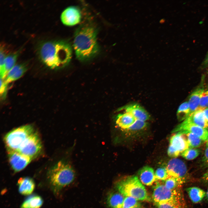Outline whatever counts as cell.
Returning <instances> with one entry per match:
<instances>
[{
    "mask_svg": "<svg viewBox=\"0 0 208 208\" xmlns=\"http://www.w3.org/2000/svg\"><path fill=\"white\" fill-rule=\"evenodd\" d=\"M97 30L92 25H82L76 31L73 47L77 57L81 60H88L99 51L97 40Z\"/></svg>",
    "mask_w": 208,
    "mask_h": 208,
    "instance_id": "1",
    "label": "cell"
},
{
    "mask_svg": "<svg viewBox=\"0 0 208 208\" xmlns=\"http://www.w3.org/2000/svg\"><path fill=\"white\" fill-rule=\"evenodd\" d=\"M72 54L70 44L63 41L47 42L42 45L40 50L41 60L51 68L66 65L71 59Z\"/></svg>",
    "mask_w": 208,
    "mask_h": 208,
    "instance_id": "2",
    "label": "cell"
},
{
    "mask_svg": "<svg viewBox=\"0 0 208 208\" xmlns=\"http://www.w3.org/2000/svg\"><path fill=\"white\" fill-rule=\"evenodd\" d=\"M75 172L71 166L60 161L52 167L47 173L50 186L55 193L70 184L74 180Z\"/></svg>",
    "mask_w": 208,
    "mask_h": 208,
    "instance_id": "3",
    "label": "cell"
},
{
    "mask_svg": "<svg viewBox=\"0 0 208 208\" xmlns=\"http://www.w3.org/2000/svg\"><path fill=\"white\" fill-rule=\"evenodd\" d=\"M116 187L124 196L132 197L138 200H150L146 189L137 176H129L120 179L116 183Z\"/></svg>",
    "mask_w": 208,
    "mask_h": 208,
    "instance_id": "4",
    "label": "cell"
},
{
    "mask_svg": "<svg viewBox=\"0 0 208 208\" xmlns=\"http://www.w3.org/2000/svg\"><path fill=\"white\" fill-rule=\"evenodd\" d=\"M154 203H168L185 208V201L181 187L171 190L167 188L164 184L157 182L152 194Z\"/></svg>",
    "mask_w": 208,
    "mask_h": 208,
    "instance_id": "5",
    "label": "cell"
},
{
    "mask_svg": "<svg viewBox=\"0 0 208 208\" xmlns=\"http://www.w3.org/2000/svg\"><path fill=\"white\" fill-rule=\"evenodd\" d=\"M34 133L33 127L30 125L22 126L11 131L4 138L8 149L17 151L27 138Z\"/></svg>",
    "mask_w": 208,
    "mask_h": 208,
    "instance_id": "6",
    "label": "cell"
},
{
    "mask_svg": "<svg viewBox=\"0 0 208 208\" xmlns=\"http://www.w3.org/2000/svg\"><path fill=\"white\" fill-rule=\"evenodd\" d=\"M166 167L168 177L174 178L181 185L185 182L187 177V170L183 161L173 158L169 161Z\"/></svg>",
    "mask_w": 208,
    "mask_h": 208,
    "instance_id": "7",
    "label": "cell"
},
{
    "mask_svg": "<svg viewBox=\"0 0 208 208\" xmlns=\"http://www.w3.org/2000/svg\"><path fill=\"white\" fill-rule=\"evenodd\" d=\"M41 148L39 137L34 132L27 138L16 151L32 159L39 153Z\"/></svg>",
    "mask_w": 208,
    "mask_h": 208,
    "instance_id": "8",
    "label": "cell"
},
{
    "mask_svg": "<svg viewBox=\"0 0 208 208\" xmlns=\"http://www.w3.org/2000/svg\"><path fill=\"white\" fill-rule=\"evenodd\" d=\"M172 132L191 133L197 136L203 141H206L208 137V128H203L183 121L177 126Z\"/></svg>",
    "mask_w": 208,
    "mask_h": 208,
    "instance_id": "9",
    "label": "cell"
},
{
    "mask_svg": "<svg viewBox=\"0 0 208 208\" xmlns=\"http://www.w3.org/2000/svg\"><path fill=\"white\" fill-rule=\"evenodd\" d=\"M8 150L10 164L12 168L16 172L24 169L32 159L16 151L8 149Z\"/></svg>",
    "mask_w": 208,
    "mask_h": 208,
    "instance_id": "10",
    "label": "cell"
},
{
    "mask_svg": "<svg viewBox=\"0 0 208 208\" xmlns=\"http://www.w3.org/2000/svg\"><path fill=\"white\" fill-rule=\"evenodd\" d=\"M81 14L79 9L75 6L66 9L62 12L61 19L63 24L67 26H73L80 21Z\"/></svg>",
    "mask_w": 208,
    "mask_h": 208,
    "instance_id": "11",
    "label": "cell"
},
{
    "mask_svg": "<svg viewBox=\"0 0 208 208\" xmlns=\"http://www.w3.org/2000/svg\"><path fill=\"white\" fill-rule=\"evenodd\" d=\"M120 109L125 110V112L131 113L136 120L143 121L150 119V115L142 107L136 103L129 104L122 107Z\"/></svg>",
    "mask_w": 208,
    "mask_h": 208,
    "instance_id": "12",
    "label": "cell"
},
{
    "mask_svg": "<svg viewBox=\"0 0 208 208\" xmlns=\"http://www.w3.org/2000/svg\"><path fill=\"white\" fill-rule=\"evenodd\" d=\"M169 146L181 154L183 151L189 148L185 135L179 132H177L171 137L170 140Z\"/></svg>",
    "mask_w": 208,
    "mask_h": 208,
    "instance_id": "13",
    "label": "cell"
},
{
    "mask_svg": "<svg viewBox=\"0 0 208 208\" xmlns=\"http://www.w3.org/2000/svg\"><path fill=\"white\" fill-rule=\"evenodd\" d=\"M138 175L141 183L147 186L151 185L156 180L153 169L148 166H144L140 169Z\"/></svg>",
    "mask_w": 208,
    "mask_h": 208,
    "instance_id": "14",
    "label": "cell"
},
{
    "mask_svg": "<svg viewBox=\"0 0 208 208\" xmlns=\"http://www.w3.org/2000/svg\"><path fill=\"white\" fill-rule=\"evenodd\" d=\"M183 121L203 128H208V121L205 117L203 109H198L190 114Z\"/></svg>",
    "mask_w": 208,
    "mask_h": 208,
    "instance_id": "15",
    "label": "cell"
},
{
    "mask_svg": "<svg viewBox=\"0 0 208 208\" xmlns=\"http://www.w3.org/2000/svg\"><path fill=\"white\" fill-rule=\"evenodd\" d=\"M204 89L201 84L190 96L187 101L190 108V115L198 109L201 96Z\"/></svg>",
    "mask_w": 208,
    "mask_h": 208,
    "instance_id": "16",
    "label": "cell"
},
{
    "mask_svg": "<svg viewBox=\"0 0 208 208\" xmlns=\"http://www.w3.org/2000/svg\"><path fill=\"white\" fill-rule=\"evenodd\" d=\"M18 191L22 195H27L31 194L35 187L34 180L28 177L21 178L18 181Z\"/></svg>",
    "mask_w": 208,
    "mask_h": 208,
    "instance_id": "17",
    "label": "cell"
},
{
    "mask_svg": "<svg viewBox=\"0 0 208 208\" xmlns=\"http://www.w3.org/2000/svg\"><path fill=\"white\" fill-rule=\"evenodd\" d=\"M136 120L133 114L129 112H125L117 116L116 123L119 127L126 130L131 126Z\"/></svg>",
    "mask_w": 208,
    "mask_h": 208,
    "instance_id": "18",
    "label": "cell"
},
{
    "mask_svg": "<svg viewBox=\"0 0 208 208\" xmlns=\"http://www.w3.org/2000/svg\"><path fill=\"white\" fill-rule=\"evenodd\" d=\"M27 68L23 64H17L14 66L8 72L4 81L8 84L20 78L26 71Z\"/></svg>",
    "mask_w": 208,
    "mask_h": 208,
    "instance_id": "19",
    "label": "cell"
},
{
    "mask_svg": "<svg viewBox=\"0 0 208 208\" xmlns=\"http://www.w3.org/2000/svg\"><path fill=\"white\" fill-rule=\"evenodd\" d=\"M18 54V52H16L6 57L3 67L0 70V78L5 79L8 72L14 66Z\"/></svg>",
    "mask_w": 208,
    "mask_h": 208,
    "instance_id": "20",
    "label": "cell"
},
{
    "mask_svg": "<svg viewBox=\"0 0 208 208\" xmlns=\"http://www.w3.org/2000/svg\"><path fill=\"white\" fill-rule=\"evenodd\" d=\"M124 196L119 192H112L108 195L107 201L110 208H122Z\"/></svg>",
    "mask_w": 208,
    "mask_h": 208,
    "instance_id": "21",
    "label": "cell"
},
{
    "mask_svg": "<svg viewBox=\"0 0 208 208\" xmlns=\"http://www.w3.org/2000/svg\"><path fill=\"white\" fill-rule=\"evenodd\" d=\"M186 191L191 200L194 203L200 202L206 196V192L197 187H189L186 189Z\"/></svg>",
    "mask_w": 208,
    "mask_h": 208,
    "instance_id": "22",
    "label": "cell"
},
{
    "mask_svg": "<svg viewBox=\"0 0 208 208\" xmlns=\"http://www.w3.org/2000/svg\"><path fill=\"white\" fill-rule=\"evenodd\" d=\"M43 200L40 196L33 195L27 197L22 204L21 208H40Z\"/></svg>",
    "mask_w": 208,
    "mask_h": 208,
    "instance_id": "23",
    "label": "cell"
},
{
    "mask_svg": "<svg viewBox=\"0 0 208 208\" xmlns=\"http://www.w3.org/2000/svg\"><path fill=\"white\" fill-rule=\"evenodd\" d=\"M190 110L188 101L182 103L179 106L177 112V119L180 121H183L190 115Z\"/></svg>",
    "mask_w": 208,
    "mask_h": 208,
    "instance_id": "24",
    "label": "cell"
},
{
    "mask_svg": "<svg viewBox=\"0 0 208 208\" xmlns=\"http://www.w3.org/2000/svg\"><path fill=\"white\" fill-rule=\"evenodd\" d=\"M182 133L184 134L186 137L189 148H196L198 147L204 142L197 136L192 133L186 132Z\"/></svg>",
    "mask_w": 208,
    "mask_h": 208,
    "instance_id": "25",
    "label": "cell"
},
{
    "mask_svg": "<svg viewBox=\"0 0 208 208\" xmlns=\"http://www.w3.org/2000/svg\"><path fill=\"white\" fill-rule=\"evenodd\" d=\"M200 153V151L198 149L189 148L182 152L181 155L187 160H191L197 157Z\"/></svg>",
    "mask_w": 208,
    "mask_h": 208,
    "instance_id": "26",
    "label": "cell"
},
{
    "mask_svg": "<svg viewBox=\"0 0 208 208\" xmlns=\"http://www.w3.org/2000/svg\"><path fill=\"white\" fill-rule=\"evenodd\" d=\"M138 201L132 197H125L123 203L122 208H134L139 207V204Z\"/></svg>",
    "mask_w": 208,
    "mask_h": 208,
    "instance_id": "27",
    "label": "cell"
},
{
    "mask_svg": "<svg viewBox=\"0 0 208 208\" xmlns=\"http://www.w3.org/2000/svg\"><path fill=\"white\" fill-rule=\"evenodd\" d=\"M156 180L165 181L168 177L166 166H162L157 168L155 172Z\"/></svg>",
    "mask_w": 208,
    "mask_h": 208,
    "instance_id": "28",
    "label": "cell"
},
{
    "mask_svg": "<svg viewBox=\"0 0 208 208\" xmlns=\"http://www.w3.org/2000/svg\"><path fill=\"white\" fill-rule=\"evenodd\" d=\"M164 185L169 190H173L181 187V185L174 178L168 177L165 181Z\"/></svg>",
    "mask_w": 208,
    "mask_h": 208,
    "instance_id": "29",
    "label": "cell"
},
{
    "mask_svg": "<svg viewBox=\"0 0 208 208\" xmlns=\"http://www.w3.org/2000/svg\"><path fill=\"white\" fill-rule=\"evenodd\" d=\"M147 126L148 123L146 122L136 120L131 126L126 130L133 131H137L144 129Z\"/></svg>",
    "mask_w": 208,
    "mask_h": 208,
    "instance_id": "30",
    "label": "cell"
},
{
    "mask_svg": "<svg viewBox=\"0 0 208 208\" xmlns=\"http://www.w3.org/2000/svg\"><path fill=\"white\" fill-rule=\"evenodd\" d=\"M208 103V88L204 89L201 96L198 109H203L205 108Z\"/></svg>",
    "mask_w": 208,
    "mask_h": 208,
    "instance_id": "31",
    "label": "cell"
},
{
    "mask_svg": "<svg viewBox=\"0 0 208 208\" xmlns=\"http://www.w3.org/2000/svg\"><path fill=\"white\" fill-rule=\"evenodd\" d=\"M157 208H182L174 204L168 203H155Z\"/></svg>",
    "mask_w": 208,
    "mask_h": 208,
    "instance_id": "32",
    "label": "cell"
},
{
    "mask_svg": "<svg viewBox=\"0 0 208 208\" xmlns=\"http://www.w3.org/2000/svg\"><path fill=\"white\" fill-rule=\"evenodd\" d=\"M8 84L5 82L4 79L0 78V93L1 96L3 98H4L6 95Z\"/></svg>",
    "mask_w": 208,
    "mask_h": 208,
    "instance_id": "33",
    "label": "cell"
},
{
    "mask_svg": "<svg viewBox=\"0 0 208 208\" xmlns=\"http://www.w3.org/2000/svg\"><path fill=\"white\" fill-rule=\"evenodd\" d=\"M206 146L202 161L205 166L206 167H208V145Z\"/></svg>",
    "mask_w": 208,
    "mask_h": 208,
    "instance_id": "34",
    "label": "cell"
},
{
    "mask_svg": "<svg viewBox=\"0 0 208 208\" xmlns=\"http://www.w3.org/2000/svg\"><path fill=\"white\" fill-rule=\"evenodd\" d=\"M201 180L204 183H208V169L202 177Z\"/></svg>",
    "mask_w": 208,
    "mask_h": 208,
    "instance_id": "35",
    "label": "cell"
},
{
    "mask_svg": "<svg viewBox=\"0 0 208 208\" xmlns=\"http://www.w3.org/2000/svg\"><path fill=\"white\" fill-rule=\"evenodd\" d=\"M203 66L205 68H208V53L203 63Z\"/></svg>",
    "mask_w": 208,
    "mask_h": 208,
    "instance_id": "36",
    "label": "cell"
},
{
    "mask_svg": "<svg viewBox=\"0 0 208 208\" xmlns=\"http://www.w3.org/2000/svg\"><path fill=\"white\" fill-rule=\"evenodd\" d=\"M203 111L206 118L208 121V107L203 109Z\"/></svg>",
    "mask_w": 208,
    "mask_h": 208,
    "instance_id": "37",
    "label": "cell"
},
{
    "mask_svg": "<svg viewBox=\"0 0 208 208\" xmlns=\"http://www.w3.org/2000/svg\"><path fill=\"white\" fill-rule=\"evenodd\" d=\"M206 198L207 200L208 201V189L206 192Z\"/></svg>",
    "mask_w": 208,
    "mask_h": 208,
    "instance_id": "38",
    "label": "cell"
},
{
    "mask_svg": "<svg viewBox=\"0 0 208 208\" xmlns=\"http://www.w3.org/2000/svg\"><path fill=\"white\" fill-rule=\"evenodd\" d=\"M206 145H208V138L206 140Z\"/></svg>",
    "mask_w": 208,
    "mask_h": 208,
    "instance_id": "39",
    "label": "cell"
},
{
    "mask_svg": "<svg viewBox=\"0 0 208 208\" xmlns=\"http://www.w3.org/2000/svg\"><path fill=\"white\" fill-rule=\"evenodd\" d=\"M208 103H207V105H206V108H208Z\"/></svg>",
    "mask_w": 208,
    "mask_h": 208,
    "instance_id": "40",
    "label": "cell"
},
{
    "mask_svg": "<svg viewBox=\"0 0 208 208\" xmlns=\"http://www.w3.org/2000/svg\"><path fill=\"white\" fill-rule=\"evenodd\" d=\"M134 208H140L139 207H135Z\"/></svg>",
    "mask_w": 208,
    "mask_h": 208,
    "instance_id": "41",
    "label": "cell"
},
{
    "mask_svg": "<svg viewBox=\"0 0 208 208\" xmlns=\"http://www.w3.org/2000/svg\"></svg>",
    "mask_w": 208,
    "mask_h": 208,
    "instance_id": "42",
    "label": "cell"
}]
</instances>
